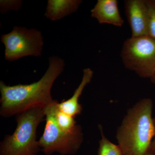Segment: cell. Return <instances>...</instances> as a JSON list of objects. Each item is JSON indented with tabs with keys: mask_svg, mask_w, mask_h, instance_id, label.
I'll return each mask as SVG.
<instances>
[{
	"mask_svg": "<svg viewBox=\"0 0 155 155\" xmlns=\"http://www.w3.org/2000/svg\"><path fill=\"white\" fill-rule=\"evenodd\" d=\"M65 65L62 58L52 56L49 59V67L45 73L36 82L8 86L0 81L1 116H17L31 109H44L54 102L55 100L51 94L52 87L64 71Z\"/></svg>",
	"mask_w": 155,
	"mask_h": 155,
	"instance_id": "1",
	"label": "cell"
},
{
	"mask_svg": "<svg viewBox=\"0 0 155 155\" xmlns=\"http://www.w3.org/2000/svg\"><path fill=\"white\" fill-rule=\"evenodd\" d=\"M150 98L140 100L128 109L116 131L118 144L124 155H145L155 135Z\"/></svg>",
	"mask_w": 155,
	"mask_h": 155,
	"instance_id": "2",
	"label": "cell"
},
{
	"mask_svg": "<svg viewBox=\"0 0 155 155\" xmlns=\"http://www.w3.org/2000/svg\"><path fill=\"white\" fill-rule=\"evenodd\" d=\"M16 116L17 127L1 143L0 155H36L41 150L37 130L45 118L44 108L31 109Z\"/></svg>",
	"mask_w": 155,
	"mask_h": 155,
	"instance_id": "3",
	"label": "cell"
},
{
	"mask_svg": "<svg viewBox=\"0 0 155 155\" xmlns=\"http://www.w3.org/2000/svg\"><path fill=\"white\" fill-rule=\"evenodd\" d=\"M50 105L44 108L45 125L38 140L41 150L47 155L56 153L62 155L75 154L83 141L81 126L78 125L70 132L61 129L56 123Z\"/></svg>",
	"mask_w": 155,
	"mask_h": 155,
	"instance_id": "4",
	"label": "cell"
},
{
	"mask_svg": "<svg viewBox=\"0 0 155 155\" xmlns=\"http://www.w3.org/2000/svg\"><path fill=\"white\" fill-rule=\"evenodd\" d=\"M121 58L126 69L142 78L155 74V40L148 36L127 39L122 46Z\"/></svg>",
	"mask_w": 155,
	"mask_h": 155,
	"instance_id": "5",
	"label": "cell"
},
{
	"mask_svg": "<svg viewBox=\"0 0 155 155\" xmlns=\"http://www.w3.org/2000/svg\"><path fill=\"white\" fill-rule=\"evenodd\" d=\"M5 46V59L12 62L31 56L41 55L44 46L41 32L34 28L14 26L11 32L1 36Z\"/></svg>",
	"mask_w": 155,
	"mask_h": 155,
	"instance_id": "6",
	"label": "cell"
},
{
	"mask_svg": "<svg viewBox=\"0 0 155 155\" xmlns=\"http://www.w3.org/2000/svg\"><path fill=\"white\" fill-rule=\"evenodd\" d=\"M125 8L126 16L131 28V37L148 35V11L147 0L125 1Z\"/></svg>",
	"mask_w": 155,
	"mask_h": 155,
	"instance_id": "7",
	"label": "cell"
},
{
	"mask_svg": "<svg viewBox=\"0 0 155 155\" xmlns=\"http://www.w3.org/2000/svg\"><path fill=\"white\" fill-rule=\"evenodd\" d=\"M117 0H98L91 11V17L100 24L121 27L124 23L120 15Z\"/></svg>",
	"mask_w": 155,
	"mask_h": 155,
	"instance_id": "8",
	"label": "cell"
},
{
	"mask_svg": "<svg viewBox=\"0 0 155 155\" xmlns=\"http://www.w3.org/2000/svg\"><path fill=\"white\" fill-rule=\"evenodd\" d=\"M93 75V71L90 68L84 69L82 80L72 96L67 101L58 103L59 110L74 117L81 114L82 108L79 104V99L85 87L91 81Z\"/></svg>",
	"mask_w": 155,
	"mask_h": 155,
	"instance_id": "9",
	"label": "cell"
},
{
	"mask_svg": "<svg viewBox=\"0 0 155 155\" xmlns=\"http://www.w3.org/2000/svg\"><path fill=\"white\" fill-rule=\"evenodd\" d=\"M81 0H48L45 16L51 21L63 19L77 11Z\"/></svg>",
	"mask_w": 155,
	"mask_h": 155,
	"instance_id": "10",
	"label": "cell"
},
{
	"mask_svg": "<svg viewBox=\"0 0 155 155\" xmlns=\"http://www.w3.org/2000/svg\"><path fill=\"white\" fill-rule=\"evenodd\" d=\"M58 103L55 100L50 105L57 125L61 129L68 132L75 130L78 125L75 121V117L69 116L59 110Z\"/></svg>",
	"mask_w": 155,
	"mask_h": 155,
	"instance_id": "11",
	"label": "cell"
},
{
	"mask_svg": "<svg viewBox=\"0 0 155 155\" xmlns=\"http://www.w3.org/2000/svg\"><path fill=\"white\" fill-rule=\"evenodd\" d=\"M99 127L101 137L99 141L98 155H124L119 145L111 142L105 137L102 126L99 125Z\"/></svg>",
	"mask_w": 155,
	"mask_h": 155,
	"instance_id": "12",
	"label": "cell"
},
{
	"mask_svg": "<svg viewBox=\"0 0 155 155\" xmlns=\"http://www.w3.org/2000/svg\"><path fill=\"white\" fill-rule=\"evenodd\" d=\"M148 11V35L155 40V0H147Z\"/></svg>",
	"mask_w": 155,
	"mask_h": 155,
	"instance_id": "13",
	"label": "cell"
},
{
	"mask_svg": "<svg viewBox=\"0 0 155 155\" xmlns=\"http://www.w3.org/2000/svg\"><path fill=\"white\" fill-rule=\"evenodd\" d=\"M21 1H1V10L2 14L11 10L18 11L22 6Z\"/></svg>",
	"mask_w": 155,
	"mask_h": 155,
	"instance_id": "14",
	"label": "cell"
},
{
	"mask_svg": "<svg viewBox=\"0 0 155 155\" xmlns=\"http://www.w3.org/2000/svg\"><path fill=\"white\" fill-rule=\"evenodd\" d=\"M155 127V115L153 117ZM148 153L152 155H155V135L151 143L150 146V147Z\"/></svg>",
	"mask_w": 155,
	"mask_h": 155,
	"instance_id": "15",
	"label": "cell"
},
{
	"mask_svg": "<svg viewBox=\"0 0 155 155\" xmlns=\"http://www.w3.org/2000/svg\"><path fill=\"white\" fill-rule=\"evenodd\" d=\"M150 79L151 81L153 83L155 84V74L153 76V77Z\"/></svg>",
	"mask_w": 155,
	"mask_h": 155,
	"instance_id": "16",
	"label": "cell"
},
{
	"mask_svg": "<svg viewBox=\"0 0 155 155\" xmlns=\"http://www.w3.org/2000/svg\"><path fill=\"white\" fill-rule=\"evenodd\" d=\"M145 155H152L151 154L149 153H147V154H146Z\"/></svg>",
	"mask_w": 155,
	"mask_h": 155,
	"instance_id": "17",
	"label": "cell"
}]
</instances>
